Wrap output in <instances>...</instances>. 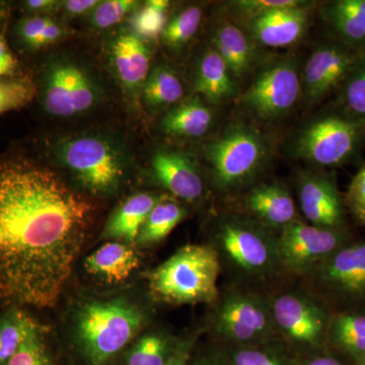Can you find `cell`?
<instances>
[{
    "instance_id": "31",
    "label": "cell",
    "mask_w": 365,
    "mask_h": 365,
    "mask_svg": "<svg viewBox=\"0 0 365 365\" xmlns=\"http://www.w3.org/2000/svg\"><path fill=\"white\" fill-rule=\"evenodd\" d=\"M37 326L35 319L19 309H11L0 319V365L9 364Z\"/></svg>"
},
{
    "instance_id": "15",
    "label": "cell",
    "mask_w": 365,
    "mask_h": 365,
    "mask_svg": "<svg viewBox=\"0 0 365 365\" xmlns=\"http://www.w3.org/2000/svg\"><path fill=\"white\" fill-rule=\"evenodd\" d=\"M300 210L311 225L331 230H351L344 193L335 170H300L295 180Z\"/></svg>"
},
{
    "instance_id": "24",
    "label": "cell",
    "mask_w": 365,
    "mask_h": 365,
    "mask_svg": "<svg viewBox=\"0 0 365 365\" xmlns=\"http://www.w3.org/2000/svg\"><path fill=\"white\" fill-rule=\"evenodd\" d=\"M215 123L212 108L195 97L182 101L170 108L163 116L160 126L168 135L197 139L205 136Z\"/></svg>"
},
{
    "instance_id": "32",
    "label": "cell",
    "mask_w": 365,
    "mask_h": 365,
    "mask_svg": "<svg viewBox=\"0 0 365 365\" xmlns=\"http://www.w3.org/2000/svg\"><path fill=\"white\" fill-rule=\"evenodd\" d=\"M333 102L353 119L365 124V55L348 74Z\"/></svg>"
},
{
    "instance_id": "3",
    "label": "cell",
    "mask_w": 365,
    "mask_h": 365,
    "mask_svg": "<svg viewBox=\"0 0 365 365\" xmlns=\"http://www.w3.org/2000/svg\"><path fill=\"white\" fill-rule=\"evenodd\" d=\"M206 160L218 193L242 195L258 184L272 157V145L265 134L244 121L227 125L205 148Z\"/></svg>"
},
{
    "instance_id": "27",
    "label": "cell",
    "mask_w": 365,
    "mask_h": 365,
    "mask_svg": "<svg viewBox=\"0 0 365 365\" xmlns=\"http://www.w3.org/2000/svg\"><path fill=\"white\" fill-rule=\"evenodd\" d=\"M141 91L144 104L153 112L170 109L182 102L185 95L179 76L163 64L151 69Z\"/></svg>"
},
{
    "instance_id": "12",
    "label": "cell",
    "mask_w": 365,
    "mask_h": 365,
    "mask_svg": "<svg viewBox=\"0 0 365 365\" xmlns=\"http://www.w3.org/2000/svg\"><path fill=\"white\" fill-rule=\"evenodd\" d=\"M42 104L50 116L68 119L95 109L102 91L85 67L67 58L52 60L43 74Z\"/></svg>"
},
{
    "instance_id": "16",
    "label": "cell",
    "mask_w": 365,
    "mask_h": 365,
    "mask_svg": "<svg viewBox=\"0 0 365 365\" xmlns=\"http://www.w3.org/2000/svg\"><path fill=\"white\" fill-rule=\"evenodd\" d=\"M316 2L304 1L299 6L272 9L237 24L255 44L260 48L292 47L304 39L313 20Z\"/></svg>"
},
{
    "instance_id": "46",
    "label": "cell",
    "mask_w": 365,
    "mask_h": 365,
    "mask_svg": "<svg viewBox=\"0 0 365 365\" xmlns=\"http://www.w3.org/2000/svg\"><path fill=\"white\" fill-rule=\"evenodd\" d=\"M190 365H228L225 355L220 353H210V354L200 355L194 359Z\"/></svg>"
},
{
    "instance_id": "45",
    "label": "cell",
    "mask_w": 365,
    "mask_h": 365,
    "mask_svg": "<svg viewBox=\"0 0 365 365\" xmlns=\"http://www.w3.org/2000/svg\"><path fill=\"white\" fill-rule=\"evenodd\" d=\"M61 6V2L55 0H28L25 2V7L31 13L45 16V14L55 11Z\"/></svg>"
},
{
    "instance_id": "39",
    "label": "cell",
    "mask_w": 365,
    "mask_h": 365,
    "mask_svg": "<svg viewBox=\"0 0 365 365\" xmlns=\"http://www.w3.org/2000/svg\"><path fill=\"white\" fill-rule=\"evenodd\" d=\"M36 88L25 79L0 78V115L30 103Z\"/></svg>"
},
{
    "instance_id": "29",
    "label": "cell",
    "mask_w": 365,
    "mask_h": 365,
    "mask_svg": "<svg viewBox=\"0 0 365 365\" xmlns=\"http://www.w3.org/2000/svg\"><path fill=\"white\" fill-rule=\"evenodd\" d=\"M290 347L281 339L261 344L227 347L223 353L228 365H294Z\"/></svg>"
},
{
    "instance_id": "11",
    "label": "cell",
    "mask_w": 365,
    "mask_h": 365,
    "mask_svg": "<svg viewBox=\"0 0 365 365\" xmlns=\"http://www.w3.org/2000/svg\"><path fill=\"white\" fill-rule=\"evenodd\" d=\"M302 98L299 61L292 56L264 62L240 95L242 107L260 121L274 122L294 111Z\"/></svg>"
},
{
    "instance_id": "25",
    "label": "cell",
    "mask_w": 365,
    "mask_h": 365,
    "mask_svg": "<svg viewBox=\"0 0 365 365\" xmlns=\"http://www.w3.org/2000/svg\"><path fill=\"white\" fill-rule=\"evenodd\" d=\"M139 256L126 242H109L86 257V272L110 283L128 279L138 268Z\"/></svg>"
},
{
    "instance_id": "37",
    "label": "cell",
    "mask_w": 365,
    "mask_h": 365,
    "mask_svg": "<svg viewBox=\"0 0 365 365\" xmlns=\"http://www.w3.org/2000/svg\"><path fill=\"white\" fill-rule=\"evenodd\" d=\"M304 2L299 0H237L227 2V13L235 24H240L265 11L299 6Z\"/></svg>"
},
{
    "instance_id": "44",
    "label": "cell",
    "mask_w": 365,
    "mask_h": 365,
    "mask_svg": "<svg viewBox=\"0 0 365 365\" xmlns=\"http://www.w3.org/2000/svg\"><path fill=\"white\" fill-rule=\"evenodd\" d=\"M98 4V0H67L61 1L60 7H63L64 11L68 16H78L91 13Z\"/></svg>"
},
{
    "instance_id": "20",
    "label": "cell",
    "mask_w": 365,
    "mask_h": 365,
    "mask_svg": "<svg viewBox=\"0 0 365 365\" xmlns=\"http://www.w3.org/2000/svg\"><path fill=\"white\" fill-rule=\"evenodd\" d=\"M328 38L365 53V0H331L319 6Z\"/></svg>"
},
{
    "instance_id": "33",
    "label": "cell",
    "mask_w": 365,
    "mask_h": 365,
    "mask_svg": "<svg viewBox=\"0 0 365 365\" xmlns=\"http://www.w3.org/2000/svg\"><path fill=\"white\" fill-rule=\"evenodd\" d=\"M18 34L26 47L41 49L61 40L66 36V29L47 14H35L21 21Z\"/></svg>"
},
{
    "instance_id": "35",
    "label": "cell",
    "mask_w": 365,
    "mask_h": 365,
    "mask_svg": "<svg viewBox=\"0 0 365 365\" xmlns=\"http://www.w3.org/2000/svg\"><path fill=\"white\" fill-rule=\"evenodd\" d=\"M6 365H54L39 325L26 337L20 349Z\"/></svg>"
},
{
    "instance_id": "38",
    "label": "cell",
    "mask_w": 365,
    "mask_h": 365,
    "mask_svg": "<svg viewBox=\"0 0 365 365\" xmlns=\"http://www.w3.org/2000/svg\"><path fill=\"white\" fill-rule=\"evenodd\" d=\"M165 21V11L155 6L151 0L146 1L145 6L137 9L132 16V33L144 41L160 37Z\"/></svg>"
},
{
    "instance_id": "26",
    "label": "cell",
    "mask_w": 365,
    "mask_h": 365,
    "mask_svg": "<svg viewBox=\"0 0 365 365\" xmlns=\"http://www.w3.org/2000/svg\"><path fill=\"white\" fill-rule=\"evenodd\" d=\"M327 347L341 353L354 364L365 356V312L333 313Z\"/></svg>"
},
{
    "instance_id": "17",
    "label": "cell",
    "mask_w": 365,
    "mask_h": 365,
    "mask_svg": "<svg viewBox=\"0 0 365 365\" xmlns=\"http://www.w3.org/2000/svg\"><path fill=\"white\" fill-rule=\"evenodd\" d=\"M241 196L239 211L275 234L299 220L294 198L284 182H258Z\"/></svg>"
},
{
    "instance_id": "10",
    "label": "cell",
    "mask_w": 365,
    "mask_h": 365,
    "mask_svg": "<svg viewBox=\"0 0 365 365\" xmlns=\"http://www.w3.org/2000/svg\"><path fill=\"white\" fill-rule=\"evenodd\" d=\"M280 339L290 348L318 352L327 347L332 311L302 287H281L268 294Z\"/></svg>"
},
{
    "instance_id": "23",
    "label": "cell",
    "mask_w": 365,
    "mask_h": 365,
    "mask_svg": "<svg viewBox=\"0 0 365 365\" xmlns=\"http://www.w3.org/2000/svg\"><path fill=\"white\" fill-rule=\"evenodd\" d=\"M165 197L153 193H138L129 197L108 220L103 237L126 244L135 242L151 210Z\"/></svg>"
},
{
    "instance_id": "9",
    "label": "cell",
    "mask_w": 365,
    "mask_h": 365,
    "mask_svg": "<svg viewBox=\"0 0 365 365\" xmlns=\"http://www.w3.org/2000/svg\"><path fill=\"white\" fill-rule=\"evenodd\" d=\"M332 313L365 312V240H356L297 278Z\"/></svg>"
},
{
    "instance_id": "41",
    "label": "cell",
    "mask_w": 365,
    "mask_h": 365,
    "mask_svg": "<svg viewBox=\"0 0 365 365\" xmlns=\"http://www.w3.org/2000/svg\"><path fill=\"white\" fill-rule=\"evenodd\" d=\"M312 354L302 365H355L352 360L329 347Z\"/></svg>"
},
{
    "instance_id": "48",
    "label": "cell",
    "mask_w": 365,
    "mask_h": 365,
    "mask_svg": "<svg viewBox=\"0 0 365 365\" xmlns=\"http://www.w3.org/2000/svg\"><path fill=\"white\" fill-rule=\"evenodd\" d=\"M355 365H365V356L355 364Z\"/></svg>"
},
{
    "instance_id": "36",
    "label": "cell",
    "mask_w": 365,
    "mask_h": 365,
    "mask_svg": "<svg viewBox=\"0 0 365 365\" xmlns=\"http://www.w3.org/2000/svg\"><path fill=\"white\" fill-rule=\"evenodd\" d=\"M139 7L135 0H106L100 1L91 13V25L96 29H108L117 25Z\"/></svg>"
},
{
    "instance_id": "34",
    "label": "cell",
    "mask_w": 365,
    "mask_h": 365,
    "mask_svg": "<svg viewBox=\"0 0 365 365\" xmlns=\"http://www.w3.org/2000/svg\"><path fill=\"white\" fill-rule=\"evenodd\" d=\"M173 350L169 337L163 334H148L132 348L127 365H165Z\"/></svg>"
},
{
    "instance_id": "42",
    "label": "cell",
    "mask_w": 365,
    "mask_h": 365,
    "mask_svg": "<svg viewBox=\"0 0 365 365\" xmlns=\"http://www.w3.org/2000/svg\"><path fill=\"white\" fill-rule=\"evenodd\" d=\"M18 71V60L9 49L6 37L0 35V78L14 76Z\"/></svg>"
},
{
    "instance_id": "28",
    "label": "cell",
    "mask_w": 365,
    "mask_h": 365,
    "mask_svg": "<svg viewBox=\"0 0 365 365\" xmlns=\"http://www.w3.org/2000/svg\"><path fill=\"white\" fill-rule=\"evenodd\" d=\"M186 209L169 197L163 198L146 218L136 242L143 246L163 241L186 218Z\"/></svg>"
},
{
    "instance_id": "47",
    "label": "cell",
    "mask_w": 365,
    "mask_h": 365,
    "mask_svg": "<svg viewBox=\"0 0 365 365\" xmlns=\"http://www.w3.org/2000/svg\"><path fill=\"white\" fill-rule=\"evenodd\" d=\"M4 14H6V4L0 2V20L4 18Z\"/></svg>"
},
{
    "instance_id": "7",
    "label": "cell",
    "mask_w": 365,
    "mask_h": 365,
    "mask_svg": "<svg viewBox=\"0 0 365 365\" xmlns=\"http://www.w3.org/2000/svg\"><path fill=\"white\" fill-rule=\"evenodd\" d=\"M55 160L93 195H112L126 175L127 157L119 144L98 134L67 137L55 145Z\"/></svg>"
},
{
    "instance_id": "6",
    "label": "cell",
    "mask_w": 365,
    "mask_h": 365,
    "mask_svg": "<svg viewBox=\"0 0 365 365\" xmlns=\"http://www.w3.org/2000/svg\"><path fill=\"white\" fill-rule=\"evenodd\" d=\"M145 314L131 300L93 299L81 304L76 333L81 351L91 364L104 365L143 329Z\"/></svg>"
},
{
    "instance_id": "1",
    "label": "cell",
    "mask_w": 365,
    "mask_h": 365,
    "mask_svg": "<svg viewBox=\"0 0 365 365\" xmlns=\"http://www.w3.org/2000/svg\"><path fill=\"white\" fill-rule=\"evenodd\" d=\"M93 206L53 170L0 163V299L56 306L93 218Z\"/></svg>"
},
{
    "instance_id": "4",
    "label": "cell",
    "mask_w": 365,
    "mask_h": 365,
    "mask_svg": "<svg viewBox=\"0 0 365 365\" xmlns=\"http://www.w3.org/2000/svg\"><path fill=\"white\" fill-rule=\"evenodd\" d=\"M365 124L331 102L295 132L288 151L311 169L335 170L364 162Z\"/></svg>"
},
{
    "instance_id": "8",
    "label": "cell",
    "mask_w": 365,
    "mask_h": 365,
    "mask_svg": "<svg viewBox=\"0 0 365 365\" xmlns=\"http://www.w3.org/2000/svg\"><path fill=\"white\" fill-rule=\"evenodd\" d=\"M211 307V331L225 347L280 339L267 294L228 284Z\"/></svg>"
},
{
    "instance_id": "5",
    "label": "cell",
    "mask_w": 365,
    "mask_h": 365,
    "mask_svg": "<svg viewBox=\"0 0 365 365\" xmlns=\"http://www.w3.org/2000/svg\"><path fill=\"white\" fill-rule=\"evenodd\" d=\"M220 260L209 244L186 245L148 274L151 297L158 302L213 304L220 294Z\"/></svg>"
},
{
    "instance_id": "14",
    "label": "cell",
    "mask_w": 365,
    "mask_h": 365,
    "mask_svg": "<svg viewBox=\"0 0 365 365\" xmlns=\"http://www.w3.org/2000/svg\"><path fill=\"white\" fill-rule=\"evenodd\" d=\"M365 53L328 38L311 53L302 71V98L314 107L335 97L348 74Z\"/></svg>"
},
{
    "instance_id": "21",
    "label": "cell",
    "mask_w": 365,
    "mask_h": 365,
    "mask_svg": "<svg viewBox=\"0 0 365 365\" xmlns=\"http://www.w3.org/2000/svg\"><path fill=\"white\" fill-rule=\"evenodd\" d=\"M194 88L211 105H223L239 98L241 88L227 62L215 48L208 47L197 62Z\"/></svg>"
},
{
    "instance_id": "30",
    "label": "cell",
    "mask_w": 365,
    "mask_h": 365,
    "mask_svg": "<svg viewBox=\"0 0 365 365\" xmlns=\"http://www.w3.org/2000/svg\"><path fill=\"white\" fill-rule=\"evenodd\" d=\"M203 20V11L197 6L185 7L165 21L160 37L163 45L179 52L193 40Z\"/></svg>"
},
{
    "instance_id": "18",
    "label": "cell",
    "mask_w": 365,
    "mask_h": 365,
    "mask_svg": "<svg viewBox=\"0 0 365 365\" xmlns=\"http://www.w3.org/2000/svg\"><path fill=\"white\" fill-rule=\"evenodd\" d=\"M151 170L155 180L178 199L193 203L205 194L202 174L195 160L184 151L160 148L151 158Z\"/></svg>"
},
{
    "instance_id": "2",
    "label": "cell",
    "mask_w": 365,
    "mask_h": 365,
    "mask_svg": "<svg viewBox=\"0 0 365 365\" xmlns=\"http://www.w3.org/2000/svg\"><path fill=\"white\" fill-rule=\"evenodd\" d=\"M230 285L271 294L287 277L278 235L239 210L218 216L209 242Z\"/></svg>"
},
{
    "instance_id": "43",
    "label": "cell",
    "mask_w": 365,
    "mask_h": 365,
    "mask_svg": "<svg viewBox=\"0 0 365 365\" xmlns=\"http://www.w3.org/2000/svg\"><path fill=\"white\" fill-rule=\"evenodd\" d=\"M196 337H190L175 346L172 354L165 365H188L192 348Z\"/></svg>"
},
{
    "instance_id": "19",
    "label": "cell",
    "mask_w": 365,
    "mask_h": 365,
    "mask_svg": "<svg viewBox=\"0 0 365 365\" xmlns=\"http://www.w3.org/2000/svg\"><path fill=\"white\" fill-rule=\"evenodd\" d=\"M211 47L215 48L227 62L239 83L254 74L265 62L260 53L261 48L255 44L248 34L227 14L222 16L215 26Z\"/></svg>"
},
{
    "instance_id": "13",
    "label": "cell",
    "mask_w": 365,
    "mask_h": 365,
    "mask_svg": "<svg viewBox=\"0 0 365 365\" xmlns=\"http://www.w3.org/2000/svg\"><path fill=\"white\" fill-rule=\"evenodd\" d=\"M356 240L352 228L331 230L297 220L278 235L281 264L287 276L299 278Z\"/></svg>"
},
{
    "instance_id": "40",
    "label": "cell",
    "mask_w": 365,
    "mask_h": 365,
    "mask_svg": "<svg viewBox=\"0 0 365 365\" xmlns=\"http://www.w3.org/2000/svg\"><path fill=\"white\" fill-rule=\"evenodd\" d=\"M344 201L350 222L359 227L365 225V160L360 165L359 172L352 178Z\"/></svg>"
},
{
    "instance_id": "22",
    "label": "cell",
    "mask_w": 365,
    "mask_h": 365,
    "mask_svg": "<svg viewBox=\"0 0 365 365\" xmlns=\"http://www.w3.org/2000/svg\"><path fill=\"white\" fill-rule=\"evenodd\" d=\"M150 50L133 33L118 35L110 46V59L120 83L127 91L143 88L150 72Z\"/></svg>"
}]
</instances>
